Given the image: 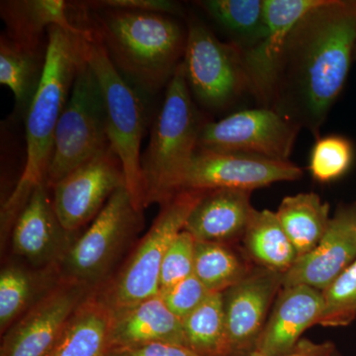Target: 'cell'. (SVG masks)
Here are the masks:
<instances>
[{"mask_svg": "<svg viewBox=\"0 0 356 356\" xmlns=\"http://www.w3.org/2000/svg\"><path fill=\"white\" fill-rule=\"evenodd\" d=\"M356 1L324 0L302 16L283 46L270 109L316 137L348 79Z\"/></svg>", "mask_w": 356, "mask_h": 356, "instance_id": "1", "label": "cell"}, {"mask_svg": "<svg viewBox=\"0 0 356 356\" xmlns=\"http://www.w3.org/2000/svg\"><path fill=\"white\" fill-rule=\"evenodd\" d=\"M83 28L48 30L43 76L26 117V161L22 175L1 208V236L6 238L33 191L46 181L60 115L83 60Z\"/></svg>", "mask_w": 356, "mask_h": 356, "instance_id": "2", "label": "cell"}, {"mask_svg": "<svg viewBox=\"0 0 356 356\" xmlns=\"http://www.w3.org/2000/svg\"><path fill=\"white\" fill-rule=\"evenodd\" d=\"M76 6L131 86L147 95L168 86L186 47L187 33L177 20L168 14Z\"/></svg>", "mask_w": 356, "mask_h": 356, "instance_id": "3", "label": "cell"}, {"mask_svg": "<svg viewBox=\"0 0 356 356\" xmlns=\"http://www.w3.org/2000/svg\"><path fill=\"white\" fill-rule=\"evenodd\" d=\"M202 125L181 62L166 86L165 100L140 158L145 208L152 204L163 205L181 191L198 151Z\"/></svg>", "mask_w": 356, "mask_h": 356, "instance_id": "4", "label": "cell"}, {"mask_svg": "<svg viewBox=\"0 0 356 356\" xmlns=\"http://www.w3.org/2000/svg\"><path fill=\"white\" fill-rule=\"evenodd\" d=\"M77 24L83 28L84 60L95 72L104 99L110 146L120 159L126 188L137 209L144 211L140 144L146 124V110L137 89L115 67L99 35L83 10L77 11Z\"/></svg>", "mask_w": 356, "mask_h": 356, "instance_id": "5", "label": "cell"}, {"mask_svg": "<svg viewBox=\"0 0 356 356\" xmlns=\"http://www.w3.org/2000/svg\"><path fill=\"white\" fill-rule=\"evenodd\" d=\"M206 191H182L161 205L158 217L127 259L95 296L111 315L159 293V275L166 250L184 229L185 222Z\"/></svg>", "mask_w": 356, "mask_h": 356, "instance_id": "6", "label": "cell"}, {"mask_svg": "<svg viewBox=\"0 0 356 356\" xmlns=\"http://www.w3.org/2000/svg\"><path fill=\"white\" fill-rule=\"evenodd\" d=\"M144 225L143 211L122 186L115 192L90 227L70 248L60 264V275L90 289L102 287L114 275Z\"/></svg>", "mask_w": 356, "mask_h": 356, "instance_id": "7", "label": "cell"}, {"mask_svg": "<svg viewBox=\"0 0 356 356\" xmlns=\"http://www.w3.org/2000/svg\"><path fill=\"white\" fill-rule=\"evenodd\" d=\"M109 147L102 88L83 57L56 130L46 178L49 188Z\"/></svg>", "mask_w": 356, "mask_h": 356, "instance_id": "8", "label": "cell"}, {"mask_svg": "<svg viewBox=\"0 0 356 356\" xmlns=\"http://www.w3.org/2000/svg\"><path fill=\"white\" fill-rule=\"evenodd\" d=\"M182 64L191 95L207 108H225L248 89L241 47L220 41L198 21L189 23Z\"/></svg>", "mask_w": 356, "mask_h": 356, "instance_id": "9", "label": "cell"}, {"mask_svg": "<svg viewBox=\"0 0 356 356\" xmlns=\"http://www.w3.org/2000/svg\"><path fill=\"white\" fill-rule=\"evenodd\" d=\"M300 129L273 109L245 110L203 124L198 149L288 161Z\"/></svg>", "mask_w": 356, "mask_h": 356, "instance_id": "10", "label": "cell"}, {"mask_svg": "<svg viewBox=\"0 0 356 356\" xmlns=\"http://www.w3.org/2000/svg\"><path fill=\"white\" fill-rule=\"evenodd\" d=\"M122 186H126L123 166L110 146L51 187L58 220L65 229L77 233Z\"/></svg>", "mask_w": 356, "mask_h": 356, "instance_id": "11", "label": "cell"}, {"mask_svg": "<svg viewBox=\"0 0 356 356\" xmlns=\"http://www.w3.org/2000/svg\"><path fill=\"white\" fill-rule=\"evenodd\" d=\"M95 290L62 278L2 334L0 356H48L72 315Z\"/></svg>", "mask_w": 356, "mask_h": 356, "instance_id": "12", "label": "cell"}, {"mask_svg": "<svg viewBox=\"0 0 356 356\" xmlns=\"http://www.w3.org/2000/svg\"><path fill=\"white\" fill-rule=\"evenodd\" d=\"M303 170L289 161L198 149L181 191L240 189L252 191L280 181L299 179Z\"/></svg>", "mask_w": 356, "mask_h": 356, "instance_id": "13", "label": "cell"}, {"mask_svg": "<svg viewBox=\"0 0 356 356\" xmlns=\"http://www.w3.org/2000/svg\"><path fill=\"white\" fill-rule=\"evenodd\" d=\"M324 0H264V29L254 43L241 47L247 88L270 108L281 51L293 26Z\"/></svg>", "mask_w": 356, "mask_h": 356, "instance_id": "14", "label": "cell"}, {"mask_svg": "<svg viewBox=\"0 0 356 356\" xmlns=\"http://www.w3.org/2000/svg\"><path fill=\"white\" fill-rule=\"evenodd\" d=\"M283 274L255 266L240 282L222 292L229 356L254 353Z\"/></svg>", "mask_w": 356, "mask_h": 356, "instance_id": "15", "label": "cell"}, {"mask_svg": "<svg viewBox=\"0 0 356 356\" xmlns=\"http://www.w3.org/2000/svg\"><path fill=\"white\" fill-rule=\"evenodd\" d=\"M47 182L33 191L11 229L14 255L33 267L60 266L77 238L60 222Z\"/></svg>", "mask_w": 356, "mask_h": 356, "instance_id": "16", "label": "cell"}, {"mask_svg": "<svg viewBox=\"0 0 356 356\" xmlns=\"http://www.w3.org/2000/svg\"><path fill=\"white\" fill-rule=\"evenodd\" d=\"M356 259V203L341 205L320 243L283 274L282 288L306 285L324 291Z\"/></svg>", "mask_w": 356, "mask_h": 356, "instance_id": "17", "label": "cell"}, {"mask_svg": "<svg viewBox=\"0 0 356 356\" xmlns=\"http://www.w3.org/2000/svg\"><path fill=\"white\" fill-rule=\"evenodd\" d=\"M324 307L323 292L306 285L281 288L254 353L282 355L291 353L302 334L317 325Z\"/></svg>", "mask_w": 356, "mask_h": 356, "instance_id": "18", "label": "cell"}, {"mask_svg": "<svg viewBox=\"0 0 356 356\" xmlns=\"http://www.w3.org/2000/svg\"><path fill=\"white\" fill-rule=\"evenodd\" d=\"M252 191L214 189L206 191L185 222L197 242L227 243L243 238L254 208Z\"/></svg>", "mask_w": 356, "mask_h": 356, "instance_id": "19", "label": "cell"}, {"mask_svg": "<svg viewBox=\"0 0 356 356\" xmlns=\"http://www.w3.org/2000/svg\"><path fill=\"white\" fill-rule=\"evenodd\" d=\"M154 343L187 348L184 322L168 308L159 293L111 315L107 350Z\"/></svg>", "mask_w": 356, "mask_h": 356, "instance_id": "20", "label": "cell"}, {"mask_svg": "<svg viewBox=\"0 0 356 356\" xmlns=\"http://www.w3.org/2000/svg\"><path fill=\"white\" fill-rule=\"evenodd\" d=\"M70 4L63 0H4L0 15L6 26L4 32L16 43L35 51H46L48 30L51 26L76 29Z\"/></svg>", "mask_w": 356, "mask_h": 356, "instance_id": "21", "label": "cell"}, {"mask_svg": "<svg viewBox=\"0 0 356 356\" xmlns=\"http://www.w3.org/2000/svg\"><path fill=\"white\" fill-rule=\"evenodd\" d=\"M62 280L60 266L33 267L10 261L0 273V332L8 331Z\"/></svg>", "mask_w": 356, "mask_h": 356, "instance_id": "22", "label": "cell"}, {"mask_svg": "<svg viewBox=\"0 0 356 356\" xmlns=\"http://www.w3.org/2000/svg\"><path fill=\"white\" fill-rule=\"evenodd\" d=\"M95 292L72 315L48 356H104L107 353L111 313Z\"/></svg>", "mask_w": 356, "mask_h": 356, "instance_id": "23", "label": "cell"}, {"mask_svg": "<svg viewBox=\"0 0 356 356\" xmlns=\"http://www.w3.org/2000/svg\"><path fill=\"white\" fill-rule=\"evenodd\" d=\"M245 252L257 266L284 274L298 259L276 213L254 210L243 236Z\"/></svg>", "mask_w": 356, "mask_h": 356, "instance_id": "24", "label": "cell"}, {"mask_svg": "<svg viewBox=\"0 0 356 356\" xmlns=\"http://www.w3.org/2000/svg\"><path fill=\"white\" fill-rule=\"evenodd\" d=\"M276 216L298 257L310 252L320 243L329 228V203L318 194L299 193L287 196L281 202Z\"/></svg>", "mask_w": 356, "mask_h": 356, "instance_id": "25", "label": "cell"}, {"mask_svg": "<svg viewBox=\"0 0 356 356\" xmlns=\"http://www.w3.org/2000/svg\"><path fill=\"white\" fill-rule=\"evenodd\" d=\"M46 51L16 43L6 33L0 37V83L13 91L20 109L29 108L43 76Z\"/></svg>", "mask_w": 356, "mask_h": 356, "instance_id": "26", "label": "cell"}, {"mask_svg": "<svg viewBox=\"0 0 356 356\" xmlns=\"http://www.w3.org/2000/svg\"><path fill=\"white\" fill-rule=\"evenodd\" d=\"M182 322L189 350L200 356H229L222 292H211Z\"/></svg>", "mask_w": 356, "mask_h": 356, "instance_id": "27", "label": "cell"}, {"mask_svg": "<svg viewBox=\"0 0 356 356\" xmlns=\"http://www.w3.org/2000/svg\"><path fill=\"white\" fill-rule=\"evenodd\" d=\"M252 269L229 245L196 241L194 275L210 292L226 291Z\"/></svg>", "mask_w": 356, "mask_h": 356, "instance_id": "28", "label": "cell"}, {"mask_svg": "<svg viewBox=\"0 0 356 356\" xmlns=\"http://www.w3.org/2000/svg\"><path fill=\"white\" fill-rule=\"evenodd\" d=\"M218 24L243 38L250 46L264 29V1L261 0H204L197 2Z\"/></svg>", "mask_w": 356, "mask_h": 356, "instance_id": "29", "label": "cell"}, {"mask_svg": "<svg viewBox=\"0 0 356 356\" xmlns=\"http://www.w3.org/2000/svg\"><path fill=\"white\" fill-rule=\"evenodd\" d=\"M324 307L317 325L346 327L356 318V259L323 291Z\"/></svg>", "mask_w": 356, "mask_h": 356, "instance_id": "30", "label": "cell"}, {"mask_svg": "<svg viewBox=\"0 0 356 356\" xmlns=\"http://www.w3.org/2000/svg\"><path fill=\"white\" fill-rule=\"evenodd\" d=\"M353 156V146L346 138L339 136L320 138L311 154L312 175L320 182L337 179L348 172Z\"/></svg>", "mask_w": 356, "mask_h": 356, "instance_id": "31", "label": "cell"}, {"mask_svg": "<svg viewBox=\"0 0 356 356\" xmlns=\"http://www.w3.org/2000/svg\"><path fill=\"white\" fill-rule=\"evenodd\" d=\"M196 240L182 229L166 250L159 275V293L194 274Z\"/></svg>", "mask_w": 356, "mask_h": 356, "instance_id": "32", "label": "cell"}, {"mask_svg": "<svg viewBox=\"0 0 356 356\" xmlns=\"http://www.w3.org/2000/svg\"><path fill=\"white\" fill-rule=\"evenodd\" d=\"M210 293L193 274L186 280L180 281L172 287L159 293V295L168 308L177 317L184 321L205 301Z\"/></svg>", "mask_w": 356, "mask_h": 356, "instance_id": "33", "label": "cell"}, {"mask_svg": "<svg viewBox=\"0 0 356 356\" xmlns=\"http://www.w3.org/2000/svg\"><path fill=\"white\" fill-rule=\"evenodd\" d=\"M88 8H115L125 10L142 11L168 14H180L177 3L168 0H100V1L81 2Z\"/></svg>", "mask_w": 356, "mask_h": 356, "instance_id": "34", "label": "cell"}, {"mask_svg": "<svg viewBox=\"0 0 356 356\" xmlns=\"http://www.w3.org/2000/svg\"><path fill=\"white\" fill-rule=\"evenodd\" d=\"M104 356H200L186 346L166 343H154L132 346V348H114L107 350Z\"/></svg>", "mask_w": 356, "mask_h": 356, "instance_id": "35", "label": "cell"}, {"mask_svg": "<svg viewBox=\"0 0 356 356\" xmlns=\"http://www.w3.org/2000/svg\"><path fill=\"white\" fill-rule=\"evenodd\" d=\"M337 348L331 341L317 343L302 339L296 348L291 353L282 355H262L259 353H252L250 356H332L337 353Z\"/></svg>", "mask_w": 356, "mask_h": 356, "instance_id": "36", "label": "cell"}, {"mask_svg": "<svg viewBox=\"0 0 356 356\" xmlns=\"http://www.w3.org/2000/svg\"><path fill=\"white\" fill-rule=\"evenodd\" d=\"M332 356H341V355H339V351H337V353H334V355H332Z\"/></svg>", "mask_w": 356, "mask_h": 356, "instance_id": "37", "label": "cell"}, {"mask_svg": "<svg viewBox=\"0 0 356 356\" xmlns=\"http://www.w3.org/2000/svg\"><path fill=\"white\" fill-rule=\"evenodd\" d=\"M355 58H356V44H355Z\"/></svg>", "mask_w": 356, "mask_h": 356, "instance_id": "38", "label": "cell"}]
</instances>
